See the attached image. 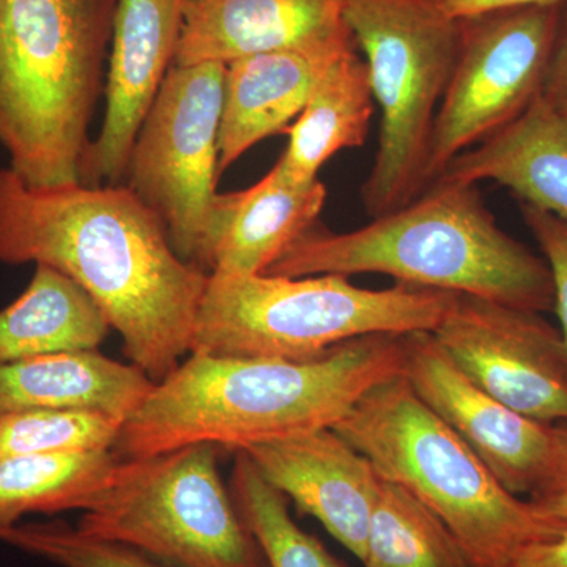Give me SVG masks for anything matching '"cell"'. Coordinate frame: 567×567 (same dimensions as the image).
I'll use <instances>...</instances> for the list:
<instances>
[{
	"mask_svg": "<svg viewBox=\"0 0 567 567\" xmlns=\"http://www.w3.org/2000/svg\"><path fill=\"white\" fill-rule=\"evenodd\" d=\"M0 264L48 265L80 284L155 383L192 352L208 274L177 256L162 219L123 183L35 188L3 167Z\"/></svg>",
	"mask_w": 567,
	"mask_h": 567,
	"instance_id": "1",
	"label": "cell"
},
{
	"mask_svg": "<svg viewBox=\"0 0 567 567\" xmlns=\"http://www.w3.org/2000/svg\"><path fill=\"white\" fill-rule=\"evenodd\" d=\"M404 334H371L311 361L192 353L123 424V461L212 443L240 453L334 427L371 388L404 375Z\"/></svg>",
	"mask_w": 567,
	"mask_h": 567,
	"instance_id": "2",
	"label": "cell"
},
{
	"mask_svg": "<svg viewBox=\"0 0 567 567\" xmlns=\"http://www.w3.org/2000/svg\"><path fill=\"white\" fill-rule=\"evenodd\" d=\"M360 274L555 311L546 260L498 226L473 183L435 181L412 203L352 233H331L317 223L264 275Z\"/></svg>",
	"mask_w": 567,
	"mask_h": 567,
	"instance_id": "3",
	"label": "cell"
},
{
	"mask_svg": "<svg viewBox=\"0 0 567 567\" xmlns=\"http://www.w3.org/2000/svg\"><path fill=\"white\" fill-rule=\"evenodd\" d=\"M117 0H0V145L35 188L81 183Z\"/></svg>",
	"mask_w": 567,
	"mask_h": 567,
	"instance_id": "4",
	"label": "cell"
},
{
	"mask_svg": "<svg viewBox=\"0 0 567 567\" xmlns=\"http://www.w3.org/2000/svg\"><path fill=\"white\" fill-rule=\"evenodd\" d=\"M333 429L371 461L380 480L429 507L475 567H511L524 548L567 529L566 520L511 494L404 375L371 388Z\"/></svg>",
	"mask_w": 567,
	"mask_h": 567,
	"instance_id": "5",
	"label": "cell"
},
{
	"mask_svg": "<svg viewBox=\"0 0 567 567\" xmlns=\"http://www.w3.org/2000/svg\"><path fill=\"white\" fill-rule=\"evenodd\" d=\"M457 292L398 282L354 286L341 275H208L192 352L311 361L361 336L432 331Z\"/></svg>",
	"mask_w": 567,
	"mask_h": 567,
	"instance_id": "6",
	"label": "cell"
},
{
	"mask_svg": "<svg viewBox=\"0 0 567 567\" xmlns=\"http://www.w3.org/2000/svg\"><path fill=\"white\" fill-rule=\"evenodd\" d=\"M346 22L364 52L382 112L374 166L361 186L365 213L379 218L429 186L432 133L456 65L458 21L431 0H349Z\"/></svg>",
	"mask_w": 567,
	"mask_h": 567,
	"instance_id": "7",
	"label": "cell"
},
{
	"mask_svg": "<svg viewBox=\"0 0 567 567\" xmlns=\"http://www.w3.org/2000/svg\"><path fill=\"white\" fill-rule=\"evenodd\" d=\"M219 447L197 443L125 461L121 477L76 527L174 567H270L218 468Z\"/></svg>",
	"mask_w": 567,
	"mask_h": 567,
	"instance_id": "8",
	"label": "cell"
},
{
	"mask_svg": "<svg viewBox=\"0 0 567 567\" xmlns=\"http://www.w3.org/2000/svg\"><path fill=\"white\" fill-rule=\"evenodd\" d=\"M224 73V63L171 66L125 175V185L162 219L177 256L208 275L221 233L216 183Z\"/></svg>",
	"mask_w": 567,
	"mask_h": 567,
	"instance_id": "9",
	"label": "cell"
},
{
	"mask_svg": "<svg viewBox=\"0 0 567 567\" xmlns=\"http://www.w3.org/2000/svg\"><path fill=\"white\" fill-rule=\"evenodd\" d=\"M565 7H524L458 21L453 76L436 114L427 181L520 117L543 95Z\"/></svg>",
	"mask_w": 567,
	"mask_h": 567,
	"instance_id": "10",
	"label": "cell"
},
{
	"mask_svg": "<svg viewBox=\"0 0 567 567\" xmlns=\"http://www.w3.org/2000/svg\"><path fill=\"white\" fill-rule=\"evenodd\" d=\"M432 334L496 401L537 423H567V347L543 312L457 293Z\"/></svg>",
	"mask_w": 567,
	"mask_h": 567,
	"instance_id": "11",
	"label": "cell"
},
{
	"mask_svg": "<svg viewBox=\"0 0 567 567\" xmlns=\"http://www.w3.org/2000/svg\"><path fill=\"white\" fill-rule=\"evenodd\" d=\"M404 377L432 412L517 496L543 491L554 456V424L522 416L476 386L429 331L404 334Z\"/></svg>",
	"mask_w": 567,
	"mask_h": 567,
	"instance_id": "12",
	"label": "cell"
},
{
	"mask_svg": "<svg viewBox=\"0 0 567 567\" xmlns=\"http://www.w3.org/2000/svg\"><path fill=\"white\" fill-rule=\"evenodd\" d=\"M188 0H117L106 112L81 167L87 186L122 185L145 115L174 65Z\"/></svg>",
	"mask_w": 567,
	"mask_h": 567,
	"instance_id": "13",
	"label": "cell"
},
{
	"mask_svg": "<svg viewBox=\"0 0 567 567\" xmlns=\"http://www.w3.org/2000/svg\"><path fill=\"white\" fill-rule=\"evenodd\" d=\"M245 453L271 486L361 561L382 483L364 454L333 427L260 443Z\"/></svg>",
	"mask_w": 567,
	"mask_h": 567,
	"instance_id": "14",
	"label": "cell"
},
{
	"mask_svg": "<svg viewBox=\"0 0 567 567\" xmlns=\"http://www.w3.org/2000/svg\"><path fill=\"white\" fill-rule=\"evenodd\" d=\"M349 0H188L174 65L227 63L349 39Z\"/></svg>",
	"mask_w": 567,
	"mask_h": 567,
	"instance_id": "15",
	"label": "cell"
},
{
	"mask_svg": "<svg viewBox=\"0 0 567 567\" xmlns=\"http://www.w3.org/2000/svg\"><path fill=\"white\" fill-rule=\"evenodd\" d=\"M353 48L357 43L349 37L227 63L219 125V177L254 145L286 132L305 110L317 82Z\"/></svg>",
	"mask_w": 567,
	"mask_h": 567,
	"instance_id": "16",
	"label": "cell"
},
{
	"mask_svg": "<svg viewBox=\"0 0 567 567\" xmlns=\"http://www.w3.org/2000/svg\"><path fill=\"white\" fill-rule=\"evenodd\" d=\"M436 181H494L567 221V115L537 96L494 136L457 155Z\"/></svg>",
	"mask_w": 567,
	"mask_h": 567,
	"instance_id": "17",
	"label": "cell"
},
{
	"mask_svg": "<svg viewBox=\"0 0 567 567\" xmlns=\"http://www.w3.org/2000/svg\"><path fill=\"white\" fill-rule=\"evenodd\" d=\"M155 382L134 364L93 352L0 363V416L28 410H95L126 421Z\"/></svg>",
	"mask_w": 567,
	"mask_h": 567,
	"instance_id": "18",
	"label": "cell"
},
{
	"mask_svg": "<svg viewBox=\"0 0 567 567\" xmlns=\"http://www.w3.org/2000/svg\"><path fill=\"white\" fill-rule=\"evenodd\" d=\"M327 203L322 182L295 183L274 166L244 192L223 194L212 274L264 275L311 227Z\"/></svg>",
	"mask_w": 567,
	"mask_h": 567,
	"instance_id": "19",
	"label": "cell"
},
{
	"mask_svg": "<svg viewBox=\"0 0 567 567\" xmlns=\"http://www.w3.org/2000/svg\"><path fill=\"white\" fill-rule=\"evenodd\" d=\"M110 330L102 308L80 284L48 265H35L24 292L0 309V363L93 352Z\"/></svg>",
	"mask_w": 567,
	"mask_h": 567,
	"instance_id": "20",
	"label": "cell"
},
{
	"mask_svg": "<svg viewBox=\"0 0 567 567\" xmlns=\"http://www.w3.org/2000/svg\"><path fill=\"white\" fill-rule=\"evenodd\" d=\"M358 47L347 51L317 82L305 110L286 130L289 145L275 164L295 183L317 181L324 163L361 147L374 114L368 65Z\"/></svg>",
	"mask_w": 567,
	"mask_h": 567,
	"instance_id": "21",
	"label": "cell"
},
{
	"mask_svg": "<svg viewBox=\"0 0 567 567\" xmlns=\"http://www.w3.org/2000/svg\"><path fill=\"white\" fill-rule=\"evenodd\" d=\"M123 466L125 461L114 451L32 454L0 462V529L32 514L92 509L117 483Z\"/></svg>",
	"mask_w": 567,
	"mask_h": 567,
	"instance_id": "22",
	"label": "cell"
},
{
	"mask_svg": "<svg viewBox=\"0 0 567 567\" xmlns=\"http://www.w3.org/2000/svg\"><path fill=\"white\" fill-rule=\"evenodd\" d=\"M364 567H475L451 529L398 484L380 483Z\"/></svg>",
	"mask_w": 567,
	"mask_h": 567,
	"instance_id": "23",
	"label": "cell"
},
{
	"mask_svg": "<svg viewBox=\"0 0 567 567\" xmlns=\"http://www.w3.org/2000/svg\"><path fill=\"white\" fill-rule=\"evenodd\" d=\"M229 491L270 567H349L293 520L287 496L260 475L245 451L235 453Z\"/></svg>",
	"mask_w": 567,
	"mask_h": 567,
	"instance_id": "24",
	"label": "cell"
},
{
	"mask_svg": "<svg viewBox=\"0 0 567 567\" xmlns=\"http://www.w3.org/2000/svg\"><path fill=\"white\" fill-rule=\"evenodd\" d=\"M125 421L95 410H28L0 416V462L32 454L114 450Z\"/></svg>",
	"mask_w": 567,
	"mask_h": 567,
	"instance_id": "25",
	"label": "cell"
},
{
	"mask_svg": "<svg viewBox=\"0 0 567 567\" xmlns=\"http://www.w3.org/2000/svg\"><path fill=\"white\" fill-rule=\"evenodd\" d=\"M0 543L59 567H174L63 520L21 522L0 529Z\"/></svg>",
	"mask_w": 567,
	"mask_h": 567,
	"instance_id": "26",
	"label": "cell"
},
{
	"mask_svg": "<svg viewBox=\"0 0 567 567\" xmlns=\"http://www.w3.org/2000/svg\"><path fill=\"white\" fill-rule=\"evenodd\" d=\"M520 213L550 268L555 312L559 317V330L567 347V221L527 203H520Z\"/></svg>",
	"mask_w": 567,
	"mask_h": 567,
	"instance_id": "27",
	"label": "cell"
},
{
	"mask_svg": "<svg viewBox=\"0 0 567 567\" xmlns=\"http://www.w3.org/2000/svg\"><path fill=\"white\" fill-rule=\"evenodd\" d=\"M431 2L454 21L483 17L496 11L524 9V7L567 6V0H431Z\"/></svg>",
	"mask_w": 567,
	"mask_h": 567,
	"instance_id": "28",
	"label": "cell"
},
{
	"mask_svg": "<svg viewBox=\"0 0 567 567\" xmlns=\"http://www.w3.org/2000/svg\"><path fill=\"white\" fill-rule=\"evenodd\" d=\"M544 100L554 110L567 115V17L563 18L557 48L548 66L546 82L543 87Z\"/></svg>",
	"mask_w": 567,
	"mask_h": 567,
	"instance_id": "29",
	"label": "cell"
},
{
	"mask_svg": "<svg viewBox=\"0 0 567 567\" xmlns=\"http://www.w3.org/2000/svg\"><path fill=\"white\" fill-rule=\"evenodd\" d=\"M511 567H567V529L555 539L524 548Z\"/></svg>",
	"mask_w": 567,
	"mask_h": 567,
	"instance_id": "30",
	"label": "cell"
},
{
	"mask_svg": "<svg viewBox=\"0 0 567 567\" xmlns=\"http://www.w3.org/2000/svg\"><path fill=\"white\" fill-rule=\"evenodd\" d=\"M567 491V423L554 424V456L550 472L539 496L555 495ZM533 499V498H529Z\"/></svg>",
	"mask_w": 567,
	"mask_h": 567,
	"instance_id": "31",
	"label": "cell"
},
{
	"mask_svg": "<svg viewBox=\"0 0 567 567\" xmlns=\"http://www.w3.org/2000/svg\"><path fill=\"white\" fill-rule=\"evenodd\" d=\"M532 502L547 516L567 522V491L555 495L539 496V498H533Z\"/></svg>",
	"mask_w": 567,
	"mask_h": 567,
	"instance_id": "32",
	"label": "cell"
},
{
	"mask_svg": "<svg viewBox=\"0 0 567 567\" xmlns=\"http://www.w3.org/2000/svg\"><path fill=\"white\" fill-rule=\"evenodd\" d=\"M565 14H566V17H567V6L565 7Z\"/></svg>",
	"mask_w": 567,
	"mask_h": 567,
	"instance_id": "33",
	"label": "cell"
}]
</instances>
